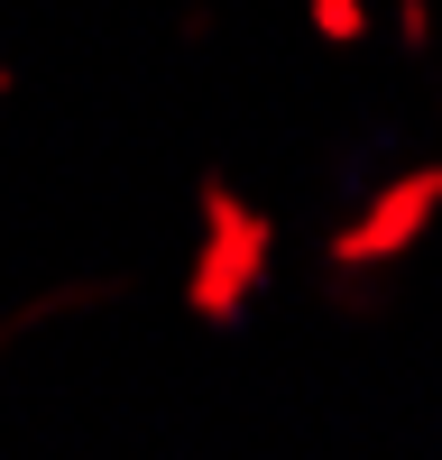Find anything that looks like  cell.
Returning a JSON list of instances; mask_svg holds the SVG:
<instances>
[{"label":"cell","mask_w":442,"mask_h":460,"mask_svg":"<svg viewBox=\"0 0 442 460\" xmlns=\"http://www.w3.org/2000/svg\"><path fill=\"white\" fill-rule=\"evenodd\" d=\"M442 203V166L433 175H415V184H396V194L378 203V212H368L359 230H350V240H341V258H378V249H405V240H415V230H424V212Z\"/></svg>","instance_id":"1"}]
</instances>
